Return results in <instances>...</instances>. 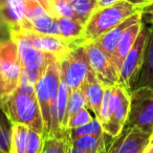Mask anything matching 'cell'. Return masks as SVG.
<instances>
[{
  "label": "cell",
  "mask_w": 153,
  "mask_h": 153,
  "mask_svg": "<svg viewBox=\"0 0 153 153\" xmlns=\"http://www.w3.org/2000/svg\"><path fill=\"white\" fill-rule=\"evenodd\" d=\"M43 135L44 134L36 131V130L28 129L27 138V150L26 153H40L43 145Z\"/></svg>",
  "instance_id": "4dcf8cb0"
},
{
  "label": "cell",
  "mask_w": 153,
  "mask_h": 153,
  "mask_svg": "<svg viewBox=\"0 0 153 153\" xmlns=\"http://www.w3.org/2000/svg\"><path fill=\"white\" fill-rule=\"evenodd\" d=\"M0 17L2 18L11 30L19 28L25 19V5L23 0H13L0 5Z\"/></svg>",
  "instance_id": "e0dca14e"
},
{
  "label": "cell",
  "mask_w": 153,
  "mask_h": 153,
  "mask_svg": "<svg viewBox=\"0 0 153 153\" xmlns=\"http://www.w3.org/2000/svg\"><path fill=\"white\" fill-rule=\"evenodd\" d=\"M66 153H85V152H84L83 150H81V149L74 147V145L70 143V140H69V142H68V147H67V152Z\"/></svg>",
  "instance_id": "74e56055"
},
{
  "label": "cell",
  "mask_w": 153,
  "mask_h": 153,
  "mask_svg": "<svg viewBox=\"0 0 153 153\" xmlns=\"http://www.w3.org/2000/svg\"><path fill=\"white\" fill-rule=\"evenodd\" d=\"M127 1L131 3V4H133L134 7H138V9H140V7L153 2V0H127Z\"/></svg>",
  "instance_id": "e575fe53"
},
{
  "label": "cell",
  "mask_w": 153,
  "mask_h": 153,
  "mask_svg": "<svg viewBox=\"0 0 153 153\" xmlns=\"http://www.w3.org/2000/svg\"><path fill=\"white\" fill-rule=\"evenodd\" d=\"M142 26H143L142 21L136 22L133 25L128 27L126 30V32L124 33L123 37H122L121 41H120L119 45H117V49L114 51V55L112 57V62L114 63L115 67L117 68L119 72L122 67L124 59L128 55V53L131 49V47L133 46L134 42H135L136 38H137L138 34H140V30H142Z\"/></svg>",
  "instance_id": "9a60e30c"
},
{
  "label": "cell",
  "mask_w": 153,
  "mask_h": 153,
  "mask_svg": "<svg viewBox=\"0 0 153 153\" xmlns=\"http://www.w3.org/2000/svg\"><path fill=\"white\" fill-rule=\"evenodd\" d=\"M61 76L60 63L57 58H53L48 65L42 70L35 84V92L40 105L45 133L51 132V107L56 103L58 89H59Z\"/></svg>",
  "instance_id": "3957f363"
},
{
  "label": "cell",
  "mask_w": 153,
  "mask_h": 153,
  "mask_svg": "<svg viewBox=\"0 0 153 153\" xmlns=\"http://www.w3.org/2000/svg\"><path fill=\"white\" fill-rule=\"evenodd\" d=\"M140 13L142 16V22L153 26V2L140 7Z\"/></svg>",
  "instance_id": "d6a6232c"
},
{
  "label": "cell",
  "mask_w": 153,
  "mask_h": 153,
  "mask_svg": "<svg viewBox=\"0 0 153 153\" xmlns=\"http://www.w3.org/2000/svg\"><path fill=\"white\" fill-rule=\"evenodd\" d=\"M142 21V16L140 13L137 12L134 15L130 16L129 18H127L126 20H124L122 23H120L117 26H115L114 28L110 30L108 33L104 34L103 36H101L100 38L96 39V42L98 43V45L111 58L114 55V51L117 49V45H119L120 41H121L122 37H123L124 33L126 32L128 27H130L131 25H133L136 22Z\"/></svg>",
  "instance_id": "4fadbf2b"
},
{
  "label": "cell",
  "mask_w": 153,
  "mask_h": 153,
  "mask_svg": "<svg viewBox=\"0 0 153 153\" xmlns=\"http://www.w3.org/2000/svg\"><path fill=\"white\" fill-rule=\"evenodd\" d=\"M126 127L137 128L147 133L153 132V89L136 87L130 92V110Z\"/></svg>",
  "instance_id": "8992f818"
},
{
  "label": "cell",
  "mask_w": 153,
  "mask_h": 153,
  "mask_svg": "<svg viewBox=\"0 0 153 153\" xmlns=\"http://www.w3.org/2000/svg\"><path fill=\"white\" fill-rule=\"evenodd\" d=\"M3 97V90H2V87L0 86V101H1V99H2Z\"/></svg>",
  "instance_id": "60d3db41"
},
{
  "label": "cell",
  "mask_w": 153,
  "mask_h": 153,
  "mask_svg": "<svg viewBox=\"0 0 153 153\" xmlns=\"http://www.w3.org/2000/svg\"><path fill=\"white\" fill-rule=\"evenodd\" d=\"M117 1H120V0H98V7H97V9L110 7V5L117 3Z\"/></svg>",
  "instance_id": "8d00e7d4"
},
{
  "label": "cell",
  "mask_w": 153,
  "mask_h": 153,
  "mask_svg": "<svg viewBox=\"0 0 153 153\" xmlns=\"http://www.w3.org/2000/svg\"><path fill=\"white\" fill-rule=\"evenodd\" d=\"M68 142H69V138L66 132L62 136H58L51 133L44 134L40 153H66Z\"/></svg>",
  "instance_id": "603a6c76"
},
{
  "label": "cell",
  "mask_w": 153,
  "mask_h": 153,
  "mask_svg": "<svg viewBox=\"0 0 153 153\" xmlns=\"http://www.w3.org/2000/svg\"><path fill=\"white\" fill-rule=\"evenodd\" d=\"M84 45L88 62L97 78L105 86H115L120 84V72L111 58L101 48L94 40L85 41Z\"/></svg>",
  "instance_id": "9c48e42d"
},
{
  "label": "cell",
  "mask_w": 153,
  "mask_h": 153,
  "mask_svg": "<svg viewBox=\"0 0 153 153\" xmlns=\"http://www.w3.org/2000/svg\"><path fill=\"white\" fill-rule=\"evenodd\" d=\"M0 86L2 87V90H3V80H2V76H1V74H0Z\"/></svg>",
  "instance_id": "ab89813d"
},
{
  "label": "cell",
  "mask_w": 153,
  "mask_h": 153,
  "mask_svg": "<svg viewBox=\"0 0 153 153\" xmlns=\"http://www.w3.org/2000/svg\"><path fill=\"white\" fill-rule=\"evenodd\" d=\"M11 1H13V0H3V3H9Z\"/></svg>",
  "instance_id": "7bdbcfd3"
},
{
  "label": "cell",
  "mask_w": 153,
  "mask_h": 153,
  "mask_svg": "<svg viewBox=\"0 0 153 153\" xmlns=\"http://www.w3.org/2000/svg\"><path fill=\"white\" fill-rule=\"evenodd\" d=\"M130 92L122 84L113 86V103L110 119L102 126L104 133L109 137L117 136L125 127L130 110Z\"/></svg>",
  "instance_id": "30bf717a"
},
{
  "label": "cell",
  "mask_w": 153,
  "mask_h": 153,
  "mask_svg": "<svg viewBox=\"0 0 153 153\" xmlns=\"http://www.w3.org/2000/svg\"><path fill=\"white\" fill-rule=\"evenodd\" d=\"M59 63L61 80L69 87L70 92L81 87L87 74L91 70L83 44L74 45Z\"/></svg>",
  "instance_id": "52a82bcc"
},
{
  "label": "cell",
  "mask_w": 153,
  "mask_h": 153,
  "mask_svg": "<svg viewBox=\"0 0 153 153\" xmlns=\"http://www.w3.org/2000/svg\"><path fill=\"white\" fill-rule=\"evenodd\" d=\"M112 103H113V86H105L104 97H103L102 105H101L100 119L102 126L108 122L110 119L111 111H112Z\"/></svg>",
  "instance_id": "f1b7e54d"
},
{
  "label": "cell",
  "mask_w": 153,
  "mask_h": 153,
  "mask_svg": "<svg viewBox=\"0 0 153 153\" xmlns=\"http://www.w3.org/2000/svg\"><path fill=\"white\" fill-rule=\"evenodd\" d=\"M60 37L72 44H81L84 33V24L76 19L67 17H58Z\"/></svg>",
  "instance_id": "ac0fdd59"
},
{
  "label": "cell",
  "mask_w": 153,
  "mask_h": 153,
  "mask_svg": "<svg viewBox=\"0 0 153 153\" xmlns=\"http://www.w3.org/2000/svg\"><path fill=\"white\" fill-rule=\"evenodd\" d=\"M107 134H96V135H84L70 140V143L76 148L83 150L85 153H99L102 149L106 148ZM69 138V137H68Z\"/></svg>",
  "instance_id": "ffe728a7"
},
{
  "label": "cell",
  "mask_w": 153,
  "mask_h": 153,
  "mask_svg": "<svg viewBox=\"0 0 153 153\" xmlns=\"http://www.w3.org/2000/svg\"><path fill=\"white\" fill-rule=\"evenodd\" d=\"M137 12H140V9L128 2L127 0H120L110 7L94 10L84 24L81 44L85 41L100 38Z\"/></svg>",
  "instance_id": "7a4b0ae2"
},
{
  "label": "cell",
  "mask_w": 153,
  "mask_h": 153,
  "mask_svg": "<svg viewBox=\"0 0 153 153\" xmlns=\"http://www.w3.org/2000/svg\"><path fill=\"white\" fill-rule=\"evenodd\" d=\"M11 38V28L7 22L0 17V42L10 40Z\"/></svg>",
  "instance_id": "836d02e7"
},
{
  "label": "cell",
  "mask_w": 153,
  "mask_h": 153,
  "mask_svg": "<svg viewBox=\"0 0 153 153\" xmlns=\"http://www.w3.org/2000/svg\"><path fill=\"white\" fill-rule=\"evenodd\" d=\"M94 117H91L90 112L88 111L87 107L81 109L78 112H76L74 114H72L71 117L68 119L67 126H66V130L74 129V128L80 127V126H83L85 124L89 123L94 120Z\"/></svg>",
  "instance_id": "f546056e"
},
{
  "label": "cell",
  "mask_w": 153,
  "mask_h": 153,
  "mask_svg": "<svg viewBox=\"0 0 153 153\" xmlns=\"http://www.w3.org/2000/svg\"><path fill=\"white\" fill-rule=\"evenodd\" d=\"M143 86H148L153 89V26H150V35H149L144 65L140 71V79L136 84V87H143Z\"/></svg>",
  "instance_id": "d6986e66"
},
{
  "label": "cell",
  "mask_w": 153,
  "mask_h": 153,
  "mask_svg": "<svg viewBox=\"0 0 153 153\" xmlns=\"http://www.w3.org/2000/svg\"><path fill=\"white\" fill-rule=\"evenodd\" d=\"M80 88L85 96L87 107L94 113V117L99 120L101 105H102L103 97H104L105 85L97 78L96 74L91 69L87 74Z\"/></svg>",
  "instance_id": "5bb4252c"
},
{
  "label": "cell",
  "mask_w": 153,
  "mask_h": 153,
  "mask_svg": "<svg viewBox=\"0 0 153 153\" xmlns=\"http://www.w3.org/2000/svg\"><path fill=\"white\" fill-rule=\"evenodd\" d=\"M150 134L137 128L124 127L107 147V153H142Z\"/></svg>",
  "instance_id": "7c38bea8"
},
{
  "label": "cell",
  "mask_w": 153,
  "mask_h": 153,
  "mask_svg": "<svg viewBox=\"0 0 153 153\" xmlns=\"http://www.w3.org/2000/svg\"><path fill=\"white\" fill-rule=\"evenodd\" d=\"M25 5V18L27 20H32L47 14L48 12L42 7L39 2L34 0H23Z\"/></svg>",
  "instance_id": "1f68e13d"
},
{
  "label": "cell",
  "mask_w": 153,
  "mask_h": 153,
  "mask_svg": "<svg viewBox=\"0 0 153 153\" xmlns=\"http://www.w3.org/2000/svg\"><path fill=\"white\" fill-rule=\"evenodd\" d=\"M99 153H107V147H106V148H104V149H102V150H101Z\"/></svg>",
  "instance_id": "b9f144b4"
},
{
  "label": "cell",
  "mask_w": 153,
  "mask_h": 153,
  "mask_svg": "<svg viewBox=\"0 0 153 153\" xmlns=\"http://www.w3.org/2000/svg\"><path fill=\"white\" fill-rule=\"evenodd\" d=\"M149 35H150V26H147V24L143 23L142 30L133 46L124 59L122 67L120 69V84L125 86L129 91H132L136 87V84L140 79V74L146 56Z\"/></svg>",
  "instance_id": "277c9868"
},
{
  "label": "cell",
  "mask_w": 153,
  "mask_h": 153,
  "mask_svg": "<svg viewBox=\"0 0 153 153\" xmlns=\"http://www.w3.org/2000/svg\"><path fill=\"white\" fill-rule=\"evenodd\" d=\"M142 153H153V132L150 134V137H149L145 148L143 149Z\"/></svg>",
  "instance_id": "d590c367"
},
{
  "label": "cell",
  "mask_w": 153,
  "mask_h": 153,
  "mask_svg": "<svg viewBox=\"0 0 153 153\" xmlns=\"http://www.w3.org/2000/svg\"><path fill=\"white\" fill-rule=\"evenodd\" d=\"M70 96V89L64 81H60L59 89H58L57 99H56V106H57V114H58V123H59L60 129L62 133L65 134L66 132V110H67V104Z\"/></svg>",
  "instance_id": "44dd1931"
},
{
  "label": "cell",
  "mask_w": 153,
  "mask_h": 153,
  "mask_svg": "<svg viewBox=\"0 0 153 153\" xmlns=\"http://www.w3.org/2000/svg\"><path fill=\"white\" fill-rule=\"evenodd\" d=\"M17 32L20 36L27 40L33 46L44 53H51L58 60H62L70 49L76 44L66 41L60 36H53V35H45L41 33H37L35 30H25V28H18V30H11Z\"/></svg>",
  "instance_id": "8fae6325"
},
{
  "label": "cell",
  "mask_w": 153,
  "mask_h": 153,
  "mask_svg": "<svg viewBox=\"0 0 153 153\" xmlns=\"http://www.w3.org/2000/svg\"><path fill=\"white\" fill-rule=\"evenodd\" d=\"M85 107H87V102H86L85 96H84L81 88L70 92L69 100H68V104H67V110H66V123H67L68 119L72 114H74L76 112L85 108Z\"/></svg>",
  "instance_id": "4316f807"
},
{
  "label": "cell",
  "mask_w": 153,
  "mask_h": 153,
  "mask_svg": "<svg viewBox=\"0 0 153 153\" xmlns=\"http://www.w3.org/2000/svg\"><path fill=\"white\" fill-rule=\"evenodd\" d=\"M11 38L17 45L18 55L22 66L21 76L35 85L42 70L56 57L33 46L15 30H11Z\"/></svg>",
  "instance_id": "5b68a950"
},
{
  "label": "cell",
  "mask_w": 153,
  "mask_h": 153,
  "mask_svg": "<svg viewBox=\"0 0 153 153\" xmlns=\"http://www.w3.org/2000/svg\"><path fill=\"white\" fill-rule=\"evenodd\" d=\"M34 1H37V2H39L43 7H44L45 10H46L47 12H48L49 14H51V7H49L48 0H34Z\"/></svg>",
  "instance_id": "f35d334b"
},
{
  "label": "cell",
  "mask_w": 153,
  "mask_h": 153,
  "mask_svg": "<svg viewBox=\"0 0 153 153\" xmlns=\"http://www.w3.org/2000/svg\"><path fill=\"white\" fill-rule=\"evenodd\" d=\"M68 2L76 14V20L83 24L98 7V0H68Z\"/></svg>",
  "instance_id": "cb8c5ba5"
},
{
  "label": "cell",
  "mask_w": 153,
  "mask_h": 153,
  "mask_svg": "<svg viewBox=\"0 0 153 153\" xmlns=\"http://www.w3.org/2000/svg\"><path fill=\"white\" fill-rule=\"evenodd\" d=\"M49 7H51V14L56 18L67 17L76 20V14L71 9V5L69 4L68 0H51L49 2Z\"/></svg>",
  "instance_id": "83f0119b"
},
{
  "label": "cell",
  "mask_w": 153,
  "mask_h": 153,
  "mask_svg": "<svg viewBox=\"0 0 153 153\" xmlns=\"http://www.w3.org/2000/svg\"><path fill=\"white\" fill-rule=\"evenodd\" d=\"M19 28H25V30H35L37 33L45 35H53V36H60L59 25H58L57 18L51 14L47 13L38 18L32 20L25 19L21 22ZM18 30V28H17Z\"/></svg>",
  "instance_id": "2e32d148"
},
{
  "label": "cell",
  "mask_w": 153,
  "mask_h": 153,
  "mask_svg": "<svg viewBox=\"0 0 153 153\" xmlns=\"http://www.w3.org/2000/svg\"><path fill=\"white\" fill-rule=\"evenodd\" d=\"M0 109L12 124H23L40 133H45L44 122L36 92H22L16 89L11 94L3 96Z\"/></svg>",
  "instance_id": "6da1fadb"
},
{
  "label": "cell",
  "mask_w": 153,
  "mask_h": 153,
  "mask_svg": "<svg viewBox=\"0 0 153 153\" xmlns=\"http://www.w3.org/2000/svg\"><path fill=\"white\" fill-rule=\"evenodd\" d=\"M3 4V0H0V5Z\"/></svg>",
  "instance_id": "ee69618b"
},
{
  "label": "cell",
  "mask_w": 153,
  "mask_h": 153,
  "mask_svg": "<svg viewBox=\"0 0 153 153\" xmlns=\"http://www.w3.org/2000/svg\"><path fill=\"white\" fill-rule=\"evenodd\" d=\"M0 74L3 80V96L11 94L18 88L22 74L17 45L12 39L0 42Z\"/></svg>",
  "instance_id": "ba28073f"
},
{
  "label": "cell",
  "mask_w": 153,
  "mask_h": 153,
  "mask_svg": "<svg viewBox=\"0 0 153 153\" xmlns=\"http://www.w3.org/2000/svg\"><path fill=\"white\" fill-rule=\"evenodd\" d=\"M66 133H67L69 140H74V138L80 137V136H84V135L103 134L104 131H103V127L101 122L97 117H94L91 122L85 124V125L74 128V129L66 130Z\"/></svg>",
  "instance_id": "484cf974"
},
{
  "label": "cell",
  "mask_w": 153,
  "mask_h": 153,
  "mask_svg": "<svg viewBox=\"0 0 153 153\" xmlns=\"http://www.w3.org/2000/svg\"><path fill=\"white\" fill-rule=\"evenodd\" d=\"M28 129L23 124H12L11 153H26Z\"/></svg>",
  "instance_id": "7402d4cb"
},
{
  "label": "cell",
  "mask_w": 153,
  "mask_h": 153,
  "mask_svg": "<svg viewBox=\"0 0 153 153\" xmlns=\"http://www.w3.org/2000/svg\"><path fill=\"white\" fill-rule=\"evenodd\" d=\"M12 123L0 109V153H11Z\"/></svg>",
  "instance_id": "d4e9b609"
}]
</instances>
